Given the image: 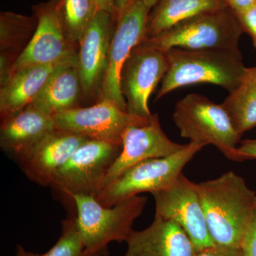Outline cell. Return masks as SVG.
Instances as JSON below:
<instances>
[{
  "label": "cell",
  "mask_w": 256,
  "mask_h": 256,
  "mask_svg": "<svg viewBox=\"0 0 256 256\" xmlns=\"http://www.w3.org/2000/svg\"><path fill=\"white\" fill-rule=\"evenodd\" d=\"M196 188L214 244L240 248L256 205V192L234 171L196 183Z\"/></svg>",
  "instance_id": "cell-1"
},
{
  "label": "cell",
  "mask_w": 256,
  "mask_h": 256,
  "mask_svg": "<svg viewBox=\"0 0 256 256\" xmlns=\"http://www.w3.org/2000/svg\"><path fill=\"white\" fill-rule=\"evenodd\" d=\"M166 56L169 67L162 80L156 100L178 88L202 82L233 92L240 84L246 68L239 50L173 48L166 52Z\"/></svg>",
  "instance_id": "cell-2"
},
{
  "label": "cell",
  "mask_w": 256,
  "mask_h": 256,
  "mask_svg": "<svg viewBox=\"0 0 256 256\" xmlns=\"http://www.w3.org/2000/svg\"><path fill=\"white\" fill-rule=\"evenodd\" d=\"M146 202V197L137 195L107 207L100 204L94 196L72 197L84 246V256H107L110 242H126Z\"/></svg>",
  "instance_id": "cell-3"
},
{
  "label": "cell",
  "mask_w": 256,
  "mask_h": 256,
  "mask_svg": "<svg viewBox=\"0 0 256 256\" xmlns=\"http://www.w3.org/2000/svg\"><path fill=\"white\" fill-rule=\"evenodd\" d=\"M172 118L182 137L204 146H214L228 160L238 162L237 144L242 137L222 104L188 94L176 102Z\"/></svg>",
  "instance_id": "cell-4"
},
{
  "label": "cell",
  "mask_w": 256,
  "mask_h": 256,
  "mask_svg": "<svg viewBox=\"0 0 256 256\" xmlns=\"http://www.w3.org/2000/svg\"><path fill=\"white\" fill-rule=\"evenodd\" d=\"M236 14L229 6L196 15L158 36L144 40L160 50H239L242 32Z\"/></svg>",
  "instance_id": "cell-5"
},
{
  "label": "cell",
  "mask_w": 256,
  "mask_h": 256,
  "mask_svg": "<svg viewBox=\"0 0 256 256\" xmlns=\"http://www.w3.org/2000/svg\"><path fill=\"white\" fill-rule=\"evenodd\" d=\"M204 148L198 143L190 142L172 156L138 163L104 186L96 200L100 204L110 207L143 192L152 194L170 188L188 162Z\"/></svg>",
  "instance_id": "cell-6"
},
{
  "label": "cell",
  "mask_w": 256,
  "mask_h": 256,
  "mask_svg": "<svg viewBox=\"0 0 256 256\" xmlns=\"http://www.w3.org/2000/svg\"><path fill=\"white\" fill-rule=\"evenodd\" d=\"M122 146L88 140L57 172L50 188L72 204L75 195L95 197L104 188L108 172L122 151Z\"/></svg>",
  "instance_id": "cell-7"
},
{
  "label": "cell",
  "mask_w": 256,
  "mask_h": 256,
  "mask_svg": "<svg viewBox=\"0 0 256 256\" xmlns=\"http://www.w3.org/2000/svg\"><path fill=\"white\" fill-rule=\"evenodd\" d=\"M150 10L142 0H134L116 15L99 101H112L127 111V104L121 89V74L133 50L146 37Z\"/></svg>",
  "instance_id": "cell-8"
},
{
  "label": "cell",
  "mask_w": 256,
  "mask_h": 256,
  "mask_svg": "<svg viewBox=\"0 0 256 256\" xmlns=\"http://www.w3.org/2000/svg\"><path fill=\"white\" fill-rule=\"evenodd\" d=\"M60 1L48 0L32 6L37 20L36 30L28 44L13 62L6 79L21 69L56 63L78 54L76 44L69 40L64 30Z\"/></svg>",
  "instance_id": "cell-9"
},
{
  "label": "cell",
  "mask_w": 256,
  "mask_h": 256,
  "mask_svg": "<svg viewBox=\"0 0 256 256\" xmlns=\"http://www.w3.org/2000/svg\"><path fill=\"white\" fill-rule=\"evenodd\" d=\"M53 118L56 129L118 146H122V134L128 128L144 126L150 121L128 114L108 100L63 111Z\"/></svg>",
  "instance_id": "cell-10"
},
{
  "label": "cell",
  "mask_w": 256,
  "mask_h": 256,
  "mask_svg": "<svg viewBox=\"0 0 256 256\" xmlns=\"http://www.w3.org/2000/svg\"><path fill=\"white\" fill-rule=\"evenodd\" d=\"M169 67L166 52L143 40L133 50L121 74L128 114L150 120L148 100Z\"/></svg>",
  "instance_id": "cell-11"
},
{
  "label": "cell",
  "mask_w": 256,
  "mask_h": 256,
  "mask_svg": "<svg viewBox=\"0 0 256 256\" xmlns=\"http://www.w3.org/2000/svg\"><path fill=\"white\" fill-rule=\"evenodd\" d=\"M156 216L174 220L188 234L196 250L214 245L196 188L183 173L170 188L152 194Z\"/></svg>",
  "instance_id": "cell-12"
},
{
  "label": "cell",
  "mask_w": 256,
  "mask_h": 256,
  "mask_svg": "<svg viewBox=\"0 0 256 256\" xmlns=\"http://www.w3.org/2000/svg\"><path fill=\"white\" fill-rule=\"evenodd\" d=\"M122 151L108 172L102 188L138 163L172 156L185 144L173 142L166 136L158 114H154L149 124L128 128L122 134Z\"/></svg>",
  "instance_id": "cell-13"
},
{
  "label": "cell",
  "mask_w": 256,
  "mask_h": 256,
  "mask_svg": "<svg viewBox=\"0 0 256 256\" xmlns=\"http://www.w3.org/2000/svg\"><path fill=\"white\" fill-rule=\"evenodd\" d=\"M116 16L98 10L79 44L77 68L82 90L86 96L100 90L107 67Z\"/></svg>",
  "instance_id": "cell-14"
},
{
  "label": "cell",
  "mask_w": 256,
  "mask_h": 256,
  "mask_svg": "<svg viewBox=\"0 0 256 256\" xmlns=\"http://www.w3.org/2000/svg\"><path fill=\"white\" fill-rule=\"evenodd\" d=\"M88 138L56 129L18 160L30 180L41 186L52 185L55 174Z\"/></svg>",
  "instance_id": "cell-15"
},
{
  "label": "cell",
  "mask_w": 256,
  "mask_h": 256,
  "mask_svg": "<svg viewBox=\"0 0 256 256\" xmlns=\"http://www.w3.org/2000/svg\"><path fill=\"white\" fill-rule=\"evenodd\" d=\"M78 54L56 63L32 66L15 72L2 84L0 114L2 121L28 108L41 94L60 69L77 63Z\"/></svg>",
  "instance_id": "cell-16"
},
{
  "label": "cell",
  "mask_w": 256,
  "mask_h": 256,
  "mask_svg": "<svg viewBox=\"0 0 256 256\" xmlns=\"http://www.w3.org/2000/svg\"><path fill=\"white\" fill-rule=\"evenodd\" d=\"M124 256H194V244L174 220L154 217L148 228L133 230Z\"/></svg>",
  "instance_id": "cell-17"
},
{
  "label": "cell",
  "mask_w": 256,
  "mask_h": 256,
  "mask_svg": "<svg viewBox=\"0 0 256 256\" xmlns=\"http://www.w3.org/2000/svg\"><path fill=\"white\" fill-rule=\"evenodd\" d=\"M56 130L53 116L28 106L4 120L0 130L2 149L20 160L45 136Z\"/></svg>",
  "instance_id": "cell-18"
},
{
  "label": "cell",
  "mask_w": 256,
  "mask_h": 256,
  "mask_svg": "<svg viewBox=\"0 0 256 256\" xmlns=\"http://www.w3.org/2000/svg\"><path fill=\"white\" fill-rule=\"evenodd\" d=\"M82 90L77 63L57 72L30 105L50 116L78 108Z\"/></svg>",
  "instance_id": "cell-19"
},
{
  "label": "cell",
  "mask_w": 256,
  "mask_h": 256,
  "mask_svg": "<svg viewBox=\"0 0 256 256\" xmlns=\"http://www.w3.org/2000/svg\"><path fill=\"white\" fill-rule=\"evenodd\" d=\"M226 6V0H158L150 13L146 38L158 36L196 15Z\"/></svg>",
  "instance_id": "cell-20"
},
{
  "label": "cell",
  "mask_w": 256,
  "mask_h": 256,
  "mask_svg": "<svg viewBox=\"0 0 256 256\" xmlns=\"http://www.w3.org/2000/svg\"><path fill=\"white\" fill-rule=\"evenodd\" d=\"M222 106L240 137L256 127V66L246 67L240 84Z\"/></svg>",
  "instance_id": "cell-21"
},
{
  "label": "cell",
  "mask_w": 256,
  "mask_h": 256,
  "mask_svg": "<svg viewBox=\"0 0 256 256\" xmlns=\"http://www.w3.org/2000/svg\"><path fill=\"white\" fill-rule=\"evenodd\" d=\"M97 11V4L92 0H60L64 30L74 44L79 45Z\"/></svg>",
  "instance_id": "cell-22"
},
{
  "label": "cell",
  "mask_w": 256,
  "mask_h": 256,
  "mask_svg": "<svg viewBox=\"0 0 256 256\" xmlns=\"http://www.w3.org/2000/svg\"><path fill=\"white\" fill-rule=\"evenodd\" d=\"M84 246L76 222L72 214L62 223L60 238L48 252L43 254L28 252L22 246H16V256H84Z\"/></svg>",
  "instance_id": "cell-23"
},
{
  "label": "cell",
  "mask_w": 256,
  "mask_h": 256,
  "mask_svg": "<svg viewBox=\"0 0 256 256\" xmlns=\"http://www.w3.org/2000/svg\"><path fill=\"white\" fill-rule=\"evenodd\" d=\"M242 256H256V205L242 244Z\"/></svg>",
  "instance_id": "cell-24"
},
{
  "label": "cell",
  "mask_w": 256,
  "mask_h": 256,
  "mask_svg": "<svg viewBox=\"0 0 256 256\" xmlns=\"http://www.w3.org/2000/svg\"><path fill=\"white\" fill-rule=\"evenodd\" d=\"M236 16L244 31L252 37V44L256 48V2Z\"/></svg>",
  "instance_id": "cell-25"
},
{
  "label": "cell",
  "mask_w": 256,
  "mask_h": 256,
  "mask_svg": "<svg viewBox=\"0 0 256 256\" xmlns=\"http://www.w3.org/2000/svg\"><path fill=\"white\" fill-rule=\"evenodd\" d=\"M194 256H242L240 248L214 245L197 250Z\"/></svg>",
  "instance_id": "cell-26"
},
{
  "label": "cell",
  "mask_w": 256,
  "mask_h": 256,
  "mask_svg": "<svg viewBox=\"0 0 256 256\" xmlns=\"http://www.w3.org/2000/svg\"><path fill=\"white\" fill-rule=\"evenodd\" d=\"M238 162L256 159V140H245L237 148Z\"/></svg>",
  "instance_id": "cell-27"
},
{
  "label": "cell",
  "mask_w": 256,
  "mask_h": 256,
  "mask_svg": "<svg viewBox=\"0 0 256 256\" xmlns=\"http://www.w3.org/2000/svg\"><path fill=\"white\" fill-rule=\"evenodd\" d=\"M227 5L236 14H240L255 4V0H226Z\"/></svg>",
  "instance_id": "cell-28"
},
{
  "label": "cell",
  "mask_w": 256,
  "mask_h": 256,
  "mask_svg": "<svg viewBox=\"0 0 256 256\" xmlns=\"http://www.w3.org/2000/svg\"><path fill=\"white\" fill-rule=\"evenodd\" d=\"M98 10L107 12L116 16V0H97Z\"/></svg>",
  "instance_id": "cell-29"
},
{
  "label": "cell",
  "mask_w": 256,
  "mask_h": 256,
  "mask_svg": "<svg viewBox=\"0 0 256 256\" xmlns=\"http://www.w3.org/2000/svg\"><path fill=\"white\" fill-rule=\"evenodd\" d=\"M134 0H116V15L124 11Z\"/></svg>",
  "instance_id": "cell-30"
},
{
  "label": "cell",
  "mask_w": 256,
  "mask_h": 256,
  "mask_svg": "<svg viewBox=\"0 0 256 256\" xmlns=\"http://www.w3.org/2000/svg\"><path fill=\"white\" fill-rule=\"evenodd\" d=\"M143 2L144 3L148 6V8L152 9L154 8V5L156 4L158 0H142Z\"/></svg>",
  "instance_id": "cell-31"
},
{
  "label": "cell",
  "mask_w": 256,
  "mask_h": 256,
  "mask_svg": "<svg viewBox=\"0 0 256 256\" xmlns=\"http://www.w3.org/2000/svg\"><path fill=\"white\" fill-rule=\"evenodd\" d=\"M92 1L95 2L96 3V1H97V0H92Z\"/></svg>",
  "instance_id": "cell-32"
},
{
  "label": "cell",
  "mask_w": 256,
  "mask_h": 256,
  "mask_svg": "<svg viewBox=\"0 0 256 256\" xmlns=\"http://www.w3.org/2000/svg\"><path fill=\"white\" fill-rule=\"evenodd\" d=\"M255 2H256V0H255Z\"/></svg>",
  "instance_id": "cell-33"
}]
</instances>
